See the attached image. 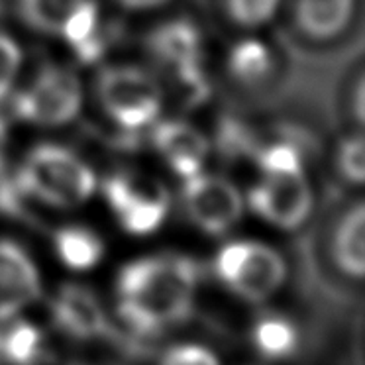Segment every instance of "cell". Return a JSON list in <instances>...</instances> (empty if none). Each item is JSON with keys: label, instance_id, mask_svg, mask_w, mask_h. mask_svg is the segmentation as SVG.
<instances>
[{"label": "cell", "instance_id": "cell-1", "mask_svg": "<svg viewBox=\"0 0 365 365\" xmlns=\"http://www.w3.org/2000/svg\"><path fill=\"white\" fill-rule=\"evenodd\" d=\"M199 281L197 263L187 255H145L126 263L118 273L120 301L150 318L159 328L191 314Z\"/></svg>", "mask_w": 365, "mask_h": 365}, {"label": "cell", "instance_id": "cell-2", "mask_svg": "<svg viewBox=\"0 0 365 365\" xmlns=\"http://www.w3.org/2000/svg\"><path fill=\"white\" fill-rule=\"evenodd\" d=\"M16 179L28 199L53 208L81 207L96 191L91 165L59 143L36 145L18 169Z\"/></svg>", "mask_w": 365, "mask_h": 365}, {"label": "cell", "instance_id": "cell-3", "mask_svg": "<svg viewBox=\"0 0 365 365\" xmlns=\"http://www.w3.org/2000/svg\"><path fill=\"white\" fill-rule=\"evenodd\" d=\"M96 95L106 116L130 134L155 124L163 108L158 81L135 65L106 67L96 79Z\"/></svg>", "mask_w": 365, "mask_h": 365}, {"label": "cell", "instance_id": "cell-4", "mask_svg": "<svg viewBox=\"0 0 365 365\" xmlns=\"http://www.w3.org/2000/svg\"><path fill=\"white\" fill-rule=\"evenodd\" d=\"M215 273L240 297L247 301H265L283 285L287 265L283 255L267 244L236 240L218 250Z\"/></svg>", "mask_w": 365, "mask_h": 365}, {"label": "cell", "instance_id": "cell-5", "mask_svg": "<svg viewBox=\"0 0 365 365\" xmlns=\"http://www.w3.org/2000/svg\"><path fill=\"white\" fill-rule=\"evenodd\" d=\"M103 195L122 230L138 238L158 232L171 208V195L165 187L138 171L108 175L103 182Z\"/></svg>", "mask_w": 365, "mask_h": 365}, {"label": "cell", "instance_id": "cell-6", "mask_svg": "<svg viewBox=\"0 0 365 365\" xmlns=\"http://www.w3.org/2000/svg\"><path fill=\"white\" fill-rule=\"evenodd\" d=\"M10 118H20L38 126H65L77 118L83 106L79 77L59 65H46L30 87L6 98Z\"/></svg>", "mask_w": 365, "mask_h": 365}, {"label": "cell", "instance_id": "cell-7", "mask_svg": "<svg viewBox=\"0 0 365 365\" xmlns=\"http://www.w3.org/2000/svg\"><path fill=\"white\" fill-rule=\"evenodd\" d=\"M150 53L173 75L185 101L202 103L208 96V79L202 67V40L197 26L189 20H169L158 26L148 40Z\"/></svg>", "mask_w": 365, "mask_h": 365}, {"label": "cell", "instance_id": "cell-8", "mask_svg": "<svg viewBox=\"0 0 365 365\" xmlns=\"http://www.w3.org/2000/svg\"><path fill=\"white\" fill-rule=\"evenodd\" d=\"M181 200L187 218L208 236L230 232L246 208V200L234 182L202 171L185 179Z\"/></svg>", "mask_w": 365, "mask_h": 365}, {"label": "cell", "instance_id": "cell-9", "mask_svg": "<svg viewBox=\"0 0 365 365\" xmlns=\"http://www.w3.org/2000/svg\"><path fill=\"white\" fill-rule=\"evenodd\" d=\"M247 207L279 230H297L309 220L314 205L312 189L301 173L263 175L247 192Z\"/></svg>", "mask_w": 365, "mask_h": 365}, {"label": "cell", "instance_id": "cell-10", "mask_svg": "<svg viewBox=\"0 0 365 365\" xmlns=\"http://www.w3.org/2000/svg\"><path fill=\"white\" fill-rule=\"evenodd\" d=\"M41 293V277L24 247L0 240V320L14 317Z\"/></svg>", "mask_w": 365, "mask_h": 365}, {"label": "cell", "instance_id": "cell-11", "mask_svg": "<svg viewBox=\"0 0 365 365\" xmlns=\"http://www.w3.org/2000/svg\"><path fill=\"white\" fill-rule=\"evenodd\" d=\"M151 143L159 158L181 179L200 173L210 151L207 135L182 120H165L155 124L151 132Z\"/></svg>", "mask_w": 365, "mask_h": 365}, {"label": "cell", "instance_id": "cell-12", "mask_svg": "<svg viewBox=\"0 0 365 365\" xmlns=\"http://www.w3.org/2000/svg\"><path fill=\"white\" fill-rule=\"evenodd\" d=\"M53 318L61 330L75 338H98L110 332L101 302L87 287H61L53 301Z\"/></svg>", "mask_w": 365, "mask_h": 365}, {"label": "cell", "instance_id": "cell-13", "mask_svg": "<svg viewBox=\"0 0 365 365\" xmlns=\"http://www.w3.org/2000/svg\"><path fill=\"white\" fill-rule=\"evenodd\" d=\"M356 0H297L294 22L310 40L338 38L354 16Z\"/></svg>", "mask_w": 365, "mask_h": 365}, {"label": "cell", "instance_id": "cell-14", "mask_svg": "<svg viewBox=\"0 0 365 365\" xmlns=\"http://www.w3.org/2000/svg\"><path fill=\"white\" fill-rule=\"evenodd\" d=\"M336 267L351 279H361L365 271V207L356 202L346 210L336 226L332 240Z\"/></svg>", "mask_w": 365, "mask_h": 365}, {"label": "cell", "instance_id": "cell-15", "mask_svg": "<svg viewBox=\"0 0 365 365\" xmlns=\"http://www.w3.org/2000/svg\"><path fill=\"white\" fill-rule=\"evenodd\" d=\"M53 247L59 262L73 271H88L104 257L103 238L87 226L69 224L56 232Z\"/></svg>", "mask_w": 365, "mask_h": 365}, {"label": "cell", "instance_id": "cell-16", "mask_svg": "<svg viewBox=\"0 0 365 365\" xmlns=\"http://www.w3.org/2000/svg\"><path fill=\"white\" fill-rule=\"evenodd\" d=\"M40 330L24 320L0 324V364L36 365L43 356Z\"/></svg>", "mask_w": 365, "mask_h": 365}, {"label": "cell", "instance_id": "cell-17", "mask_svg": "<svg viewBox=\"0 0 365 365\" xmlns=\"http://www.w3.org/2000/svg\"><path fill=\"white\" fill-rule=\"evenodd\" d=\"M88 0H18V12L32 30L59 36L67 18Z\"/></svg>", "mask_w": 365, "mask_h": 365}, {"label": "cell", "instance_id": "cell-18", "mask_svg": "<svg viewBox=\"0 0 365 365\" xmlns=\"http://www.w3.org/2000/svg\"><path fill=\"white\" fill-rule=\"evenodd\" d=\"M271 53L262 41L247 40L238 41L228 56V71L236 81L244 85H257L269 77Z\"/></svg>", "mask_w": 365, "mask_h": 365}, {"label": "cell", "instance_id": "cell-19", "mask_svg": "<svg viewBox=\"0 0 365 365\" xmlns=\"http://www.w3.org/2000/svg\"><path fill=\"white\" fill-rule=\"evenodd\" d=\"M255 346L267 357L289 356L297 346V330L285 318H263L255 326Z\"/></svg>", "mask_w": 365, "mask_h": 365}, {"label": "cell", "instance_id": "cell-20", "mask_svg": "<svg viewBox=\"0 0 365 365\" xmlns=\"http://www.w3.org/2000/svg\"><path fill=\"white\" fill-rule=\"evenodd\" d=\"M254 155L263 175H289L304 171L302 169L301 151L287 142H277L257 148Z\"/></svg>", "mask_w": 365, "mask_h": 365}, {"label": "cell", "instance_id": "cell-21", "mask_svg": "<svg viewBox=\"0 0 365 365\" xmlns=\"http://www.w3.org/2000/svg\"><path fill=\"white\" fill-rule=\"evenodd\" d=\"M279 4L281 0H224V10L234 24L257 28L275 16Z\"/></svg>", "mask_w": 365, "mask_h": 365}, {"label": "cell", "instance_id": "cell-22", "mask_svg": "<svg viewBox=\"0 0 365 365\" xmlns=\"http://www.w3.org/2000/svg\"><path fill=\"white\" fill-rule=\"evenodd\" d=\"M336 165L340 175L351 185H361L365 179V145L361 134L349 135L338 148Z\"/></svg>", "mask_w": 365, "mask_h": 365}, {"label": "cell", "instance_id": "cell-23", "mask_svg": "<svg viewBox=\"0 0 365 365\" xmlns=\"http://www.w3.org/2000/svg\"><path fill=\"white\" fill-rule=\"evenodd\" d=\"M22 65V49L9 34L0 32V103L12 95L14 81Z\"/></svg>", "mask_w": 365, "mask_h": 365}, {"label": "cell", "instance_id": "cell-24", "mask_svg": "<svg viewBox=\"0 0 365 365\" xmlns=\"http://www.w3.org/2000/svg\"><path fill=\"white\" fill-rule=\"evenodd\" d=\"M218 145H220L222 153L230 155V158L255 153V150H257V148H254L252 135L246 128L240 122H232V120L222 122V128L218 132Z\"/></svg>", "mask_w": 365, "mask_h": 365}, {"label": "cell", "instance_id": "cell-25", "mask_svg": "<svg viewBox=\"0 0 365 365\" xmlns=\"http://www.w3.org/2000/svg\"><path fill=\"white\" fill-rule=\"evenodd\" d=\"M163 365H218V361L207 349L197 346H181L167 354Z\"/></svg>", "mask_w": 365, "mask_h": 365}, {"label": "cell", "instance_id": "cell-26", "mask_svg": "<svg viewBox=\"0 0 365 365\" xmlns=\"http://www.w3.org/2000/svg\"><path fill=\"white\" fill-rule=\"evenodd\" d=\"M116 2L128 10H150L165 4L167 0H116Z\"/></svg>", "mask_w": 365, "mask_h": 365}, {"label": "cell", "instance_id": "cell-27", "mask_svg": "<svg viewBox=\"0 0 365 365\" xmlns=\"http://www.w3.org/2000/svg\"><path fill=\"white\" fill-rule=\"evenodd\" d=\"M364 103H365V96H364V81H359L356 87V118L359 122H364L365 110H364Z\"/></svg>", "mask_w": 365, "mask_h": 365}, {"label": "cell", "instance_id": "cell-28", "mask_svg": "<svg viewBox=\"0 0 365 365\" xmlns=\"http://www.w3.org/2000/svg\"><path fill=\"white\" fill-rule=\"evenodd\" d=\"M4 135L0 134V175L6 171V155H4Z\"/></svg>", "mask_w": 365, "mask_h": 365}]
</instances>
